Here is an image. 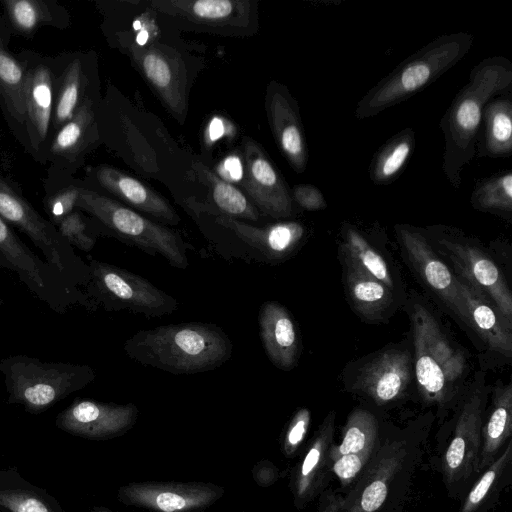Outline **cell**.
I'll list each match as a JSON object with an SVG mask.
<instances>
[{
    "instance_id": "d4e9b609",
    "label": "cell",
    "mask_w": 512,
    "mask_h": 512,
    "mask_svg": "<svg viewBox=\"0 0 512 512\" xmlns=\"http://www.w3.org/2000/svg\"><path fill=\"white\" fill-rule=\"evenodd\" d=\"M215 222L232 231L267 260L275 262L291 256L305 236V227L292 221L256 227L220 213L215 216Z\"/></svg>"
},
{
    "instance_id": "30bf717a",
    "label": "cell",
    "mask_w": 512,
    "mask_h": 512,
    "mask_svg": "<svg viewBox=\"0 0 512 512\" xmlns=\"http://www.w3.org/2000/svg\"><path fill=\"white\" fill-rule=\"evenodd\" d=\"M100 99L99 91L88 96L73 118L53 135L47 152L48 168L43 181L45 194L71 184L86 156L100 144L97 124Z\"/></svg>"
},
{
    "instance_id": "6da1fadb",
    "label": "cell",
    "mask_w": 512,
    "mask_h": 512,
    "mask_svg": "<svg viewBox=\"0 0 512 512\" xmlns=\"http://www.w3.org/2000/svg\"><path fill=\"white\" fill-rule=\"evenodd\" d=\"M512 87V63L503 56L483 59L470 72L440 121L445 148L442 170L448 182L459 188L461 171L477 152L483 110L495 96Z\"/></svg>"
},
{
    "instance_id": "ab89813d",
    "label": "cell",
    "mask_w": 512,
    "mask_h": 512,
    "mask_svg": "<svg viewBox=\"0 0 512 512\" xmlns=\"http://www.w3.org/2000/svg\"><path fill=\"white\" fill-rule=\"evenodd\" d=\"M81 188V180L75 179L71 184L45 194L42 201L43 209L54 226L76 209Z\"/></svg>"
},
{
    "instance_id": "ee69618b",
    "label": "cell",
    "mask_w": 512,
    "mask_h": 512,
    "mask_svg": "<svg viewBox=\"0 0 512 512\" xmlns=\"http://www.w3.org/2000/svg\"><path fill=\"white\" fill-rule=\"evenodd\" d=\"M366 463L367 460L360 455H343L333 461V471L342 483H348L355 478Z\"/></svg>"
},
{
    "instance_id": "d6986e66",
    "label": "cell",
    "mask_w": 512,
    "mask_h": 512,
    "mask_svg": "<svg viewBox=\"0 0 512 512\" xmlns=\"http://www.w3.org/2000/svg\"><path fill=\"white\" fill-rule=\"evenodd\" d=\"M395 229L417 274L456 316L467 323L465 306L457 287V276L439 258L421 231L409 225H397Z\"/></svg>"
},
{
    "instance_id": "f35d334b",
    "label": "cell",
    "mask_w": 512,
    "mask_h": 512,
    "mask_svg": "<svg viewBox=\"0 0 512 512\" xmlns=\"http://www.w3.org/2000/svg\"><path fill=\"white\" fill-rule=\"evenodd\" d=\"M511 456L512 442L510 441L505 451L488 466L486 472L472 487L462 506L461 512H473L480 506L504 468L509 464Z\"/></svg>"
},
{
    "instance_id": "f6af8a7d",
    "label": "cell",
    "mask_w": 512,
    "mask_h": 512,
    "mask_svg": "<svg viewBox=\"0 0 512 512\" xmlns=\"http://www.w3.org/2000/svg\"><path fill=\"white\" fill-rule=\"evenodd\" d=\"M224 174L230 180L238 181L243 176V167L238 157L231 156L227 158L223 164Z\"/></svg>"
},
{
    "instance_id": "681fc988",
    "label": "cell",
    "mask_w": 512,
    "mask_h": 512,
    "mask_svg": "<svg viewBox=\"0 0 512 512\" xmlns=\"http://www.w3.org/2000/svg\"><path fill=\"white\" fill-rule=\"evenodd\" d=\"M92 512H114V511H111L110 509H107L104 507H96V508H94V510Z\"/></svg>"
},
{
    "instance_id": "4316f807",
    "label": "cell",
    "mask_w": 512,
    "mask_h": 512,
    "mask_svg": "<svg viewBox=\"0 0 512 512\" xmlns=\"http://www.w3.org/2000/svg\"><path fill=\"white\" fill-rule=\"evenodd\" d=\"M12 36L32 39L42 27L59 30L71 25L69 10L57 0H0Z\"/></svg>"
},
{
    "instance_id": "7bdbcfd3",
    "label": "cell",
    "mask_w": 512,
    "mask_h": 512,
    "mask_svg": "<svg viewBox=\"0 0 512 512\" xmlns=\"http://www.w3.org/2000/svg\"><path fill=\"white\" fill-rule=\"evenodd\" d=\"M291 195L293 201L307 211H318L327 207V203L322 192L314 185H295L292 189Z\"/></svg>"
},
{
    "instance_id": "f907efd6",
    "label": "cell",
    "mask_w": 512,
    "mask_h": 512,
    "mask_svg": "<svg viewBox=\"0 0 512 512\" xmlns=\"http://www.w3.org/2000/svg\"><path fill=\"white\" fill-rule=\"evenodd\" d=\"M2 305H3V300H2V298L0 297V308L2 307Z\"/></svg>"
},
{
    "instance_id": "484cf974",
    "label": "cell",
    "mask_w": 512,
    "mask_h": 512,
    "mask_svg": "<svg viewBox=\"0 0 512 512\" xmlns=\"http://www.w3.org/2000/svg\"><path fill=\"white\" fill-rule=\"evenodd\" d=\"M457 287L463 300L467 324L478 333L487 347L503 356H512V323L491 301L460 277Z\"/></svg>"
},
{
    "instance_id": "7dc6e473",
    "label": "cell",
    "mask_w": 512,
    "mask_h": 512,
    "mask_svg": "<svg viewBox=\"0 0 512 512\" xmlns=\"http://www.w3.org/2000/svg\"><path fill=\"white\" fill-rule=\"evenodd\" d=\"M343 505L341 497H330L325 504H321L318 512H341Z\"/></svg>"
},
{
    "instance_id": "ac0fdd59",
    "label": "cell",
    "mask_w": 512,
    "mask_h": 512,
    "mask_svg": "<svg viewBox=\"0 0 512 512\" xmlns=\"http://www.w3.org/2000/svg\"><path fill=\"white\" fill-rule=\"evenodd\" d=\"M243 187L254 204L273 218L292 216L291 192L258 142L246 137L243 144Z\"/></svg>"
},
{
    "instance_id": "e0dca14e",
    "label": "cell",
    "mask_w": 512,
    "mask_h": 512,
    "mask_svg": "<svg viewBox=\"0 0 512 512\" xmlns=\"http://www.w3.org/2000/svg\"><path fill=\"white\" fill-rule=\"evenodd\" d=\"M139 410L133 403H105L75 399L56 418V425L71 434L98 440L112 439L131 430Z\"/></svg>"
},
{
    "instance_id": "e575fe53",
    "label": "cell",
    "mask_w": 512,
    "mask_h": 512,
    "mask_svg": "<svg viewBox=\"0 0 512 512\" xmlns=\"http://www.w3.org/2000/svg\"><path fill=\"white\" fill-rule=\"evenodd\" d=\"M342 232L346 262L393 290V278L385 259L354 227L344 225Z\"/></svg>"
},
{
    "instance_id": "603a6c76",
    "label": "cell",
    "mask_w": 512,
    "mask_h": 512,
    "mask_svg": "<svg viewBox=\"0 0 512 512\" xmlns=\"http://www.w3.org/2000/svg\"><path fill=\"white\" fill-rule=\"evenodd\" d=\"M12 34L0 13V109L15 140L27 151L24 125L25 64L9 50Z\"/></svg>"
},
{
    "instance_id": "9c48e42d",
    "label": "cell",
    "mask_w": 512,
    "mask_h": 512,
    "mask_svg": "<svg viewBox=\"0 0 512 512\" xmlns=\"http://www.w3.org/2000/svg\"><path fill=\"white\" fill-rule=\"evenodd\" d=\"M147 5L180 27L198 32L245 36L259 27L253 0H153Z\"/></svg>"
},
{
    "instance_id": "8fae6325",
    "label": "cell",
    "mask_w": 512,
    "mask_h": 512,
    "mask_svg": "<svg viewBox=\"0 0 512 512\" xmlns=\"http://www.w3.org/2000/svg\"><path fill=\"white\" fill-rule=\"evenodd\" d=\"M25 64L24 125L26 153L41 165L47 163L52 139L51 122L54 93V56L30 49L21 50Z\"/></svg>"
},
{
    "instance_id": "816d5d0a",
    "label": "cell",
    "mask_w": 512,
    "mask_h": 512,
    "mask_svg": "<svg viewBox=\"0 0 512 512\" xmlns=\"http://www.w3.org/2000/svg\"><path fill=\"white\" fill-rule=\"evenodd\" d=\"M1 137H2V131H1V128H0V139H1Z\"/></svg>"
},
{
    "instance_id": "4dcf8cb0",
    "label": "cell",
    "mask_w": 512,
    "mask_h": 512,
    "mask_svg": "<svg viewBox=\"0 0 512 512\" xmlns=\"http://www.w3.org/2000/svg\"><path fill=\"white\" fill-rule=\"evenodd\" d=\"M345 284L354 310L366 318L380 316L392 302V290L346 262Z\"/></svg>"
},
{
    "instance_id": "4fadbf2b",
    "label": "cell",
    "mask_w": 512,
    "mask_h": 512,
    "mask_svg": "<svg viewBox=\"0 0 512 512\" xmlns=\"http://www.w3.org/2000/svg\"><path fill=\"white\" fill-rule=\"evenodd\" d=\"M129 51L149 86L170 113L183 122L187 115L189 77L180 53L159 42L132 44Z\"/></svg>"
},
{
    "instance_id": "2e32d148",
    "label": "cell",
    "mask_w": 512,
    "mask_h": 512,
    "mask_svg": "<svg viewBox=\"0 0 512 512\" xmlns=\"http://www.w3.org/2000/svg\"><path fill=\"white\" fill-rule=\"evenodd\" d=\"M459 414L451 442L444 455L443 470L449 483L466 479L477 471L482 445V414L486 387L480 374Z\"/></svg>"
},
{
    "instance_id": "277c9868",
    "label": "cell",
    "mask_w": 512,
    "mask_h": 512,
    "mask_svg": "<svg viewBox=\"0 0 512 512\" xmlns=\"http://www.w3.org/2000/svg\"><path fill=\"white\" fill-rule=\"evenodd\" d=\"M9 404H20L39 413L94 381L87 364L42 361L28 355H11L0 360Z\"/></svg>"
},
{
    "instance_id": "8d00e7d4",
    "label": "cell",
    "mask_w": 512,
    "mask_h": 512,
    "mask_svg": "<svg viewBox=\"0 0 512 512\" xmlns=\"http://www.w3.org/2000/svg\"><path fill=\"white\" fill-rule=\"evenodd\" d=\"M402 459L401 447L383 455L375 468L374 478L363 489L359 502L344 512H376L387 497L390 479L400 467Z\"/></svg>"
},
{
    "instance_id": "8992f818",
    "label": "cell",
    "mask_w": 512,
    "mask_h": 512,
    "mask_svg": "<svg viewBox=\"0 0 512 512\" xmlns=\"http://www.w3.org/2000/svg\"><path fill=\"white\" fill-rule=\"evenodd\" d=\"M414 373L423 399L432 404L448 402L467 369L465 356L455 349L430 311L419 304L411 315Z\"/></svg>"
},
{
    "instance_id": "d6a6232c",
    "label": "cell",
    "mask_w": 512,
    "mask_h": 512,
    "mask_svg": "<svg viewBox=\"0 0 512 512\" xmlns=\"http://www.w3.org/2000/svg\"><path fill=\"white\" fill-rule=\"evenodd\" d=\"M193 166L197 176L209 188L212 200L221 214L239 220L240 218L258 220V210L238 188L219 177L201 162L196 161Z\"/></svg>"
},
{
    "instance_id": "f546056e",
    "label": "cell",
    "mask_w": 512,
    "mask_h": 512,
    "mask_svg": "<svg viewBox=\"0 0 512 512\" xmlns=\"http://www.w3.org/2000/svg\"><path fill=\"white\" fill-rule=\"evenodd\" d=\"M484 132L479 157H508L512 153V101L509 95L491 99L483 110Z\"/></svg>"
},
{
    "instance_id": "60d3db41",
    "label": "cell",
    "mask_w": 512,
    "mask_h": 512,
    "mask_svg": "<svg viewBox=\"0 0 512 512\" xmlns=\"http://www.w3.org/2000/svg\"><path fill=\"white\" fill-rule=\"evenodd\" d=\"M0 506L10 512H54L42 497L22 488L0 490Z\"/></svg>"
},
{
    "instance_id": "3957f363",
    "label": "cell",
    "mask_w": 512,
    "mask_h": 512,
    "mask_svg": "<svg viewBox=\"0 0 512 512\" xmlns=\"http://www.w3.org/2000/svg\"><path fill=\"white\" fill-rule=\"evenodd\" d=\"M468 32L443 34L400 62L357 103L355 117L370 118L429 86L457 64L471 49Z\"/></svg>"
},
{
    "instance_id": "7a4b0ae2",
    "label": "cell",
    "mask_w": 512,
    "mask_h": 512,
    "mask_svg": "<svg viewBox=\"0 0 512 512\" xmlns=\"http://www.w3.org/2000/svg\"><path fill=\"white\" fill-rule=\"evenodd\" d=\"M233 345L222 328L205 322H185L140 330L124 344L132 360L168 373L197 374L228 361Z\"/></svg>"
},
{
    "instance_id": "836d02e7",
    "label": "cell",
    "mask_w": 512,
    "mask_h": 512,
    "mask_svg": "<svg viewBox=\"0 0 512 512\" xmlns=\"http://www.w3.org/2000/svg\"><path fill=\"white\" fill-rule=\"evenodd\" d=\"M377 436L378 423L374 415L364 409H356L348 417L340 444L330 447L329 458L334 461L343 455L356 454L368 461Z\"/></svg>"
},
{
    "instance_id": "5bb4252c",
    "label": "cell",
    "mask_w": 512,
    "mask_h": 512,
    "mask_svg": "<svg viewBox=\"0 0 512 512\" xmlns=\"http://www.w3.org/2000/svg\"><path fill=\"white\" fill-rule=\"evenodd\" d=\"M98 91L97 55L93 51L63 52L54 56L52 137L73 118L85 99Z\"/></svg>"
},
{
    "instance_id": "1f68e13d",
    "label": "cell",
    "mask_w": 512,
    "mask_h": 512,
    "mask_svg": "<svg viewBox=\"0 0 512 512\" xmlns=\"http://www.w3.org/2000/svg\"><path fill=\"white\" fill-rule=\"evenodd\" d=\"M415 143V132L411 128H405L392 136L372 159L369 176L373 183L388 185L395 181L407 165Z\"/></svg>"
},
{
    "instance_id": "b9f144b4",
    "label": "cell",
    "mask_w": 512,
    "mask_h": 512,
    "mask_svg": "<svg viewBox=\"0 0 512 512\" xmlns=\"http://www.w3.org/2000/svg\"><path fill=\"white\" fill-rule=\"evenodd\" d=\"M310 420L311 413L307 408H300L293 415L282 440V451L285 456L292 457L299 448L306 436Z\"/></svg>"
},
{
    "instance_id": "83f0119b",
    "label": "cell",
    "mask_w": 512,
    "mask_h": 512,
    "mask_svg": "<svg viewBox=\"0 0 512 512\" xmlns=\"http://www.w3.org/2000/svg\"><path fill=\"white\" fill-rule=\"evenodd\" d=\"M334 419V412L325 418L301 464L294 472L292 491L294 502L299 507L314 495L320 485L323 469L329 457Z\"/></svg>"
},
{
    "instance_id": "7c38bea8",
    "label": "cell",
    "mask_w": 512,
    "mask_h": 512,
    "mask_svg": "<svg viewBox=\"0 0 512 512\" xmlns=\"http://www.w3.org/2000/svg\"><path fill=\"white\" fill-rule=\"evenodd\" d=\"M225 494L207 482L142 481L121 486L117 499L148 512H204Z\"/></svg>"
},
{
    "instance_id": "7402d4cb",
    "label": "cell",
    "mask_w": 512,
    "mask_h": 512,
    "mask_svg": "<svg viewBox=\"0 0 512 512\" xmlns=\"http://www.w3.org/2000/svg\"><path fill=\"white\" fill-rule=\"evenodd\" d=\"M412 372L411 354L389 349L377 354L361 369L352 389L365 393L377 404H386L406 391Z\"/></svg>"
},
{
    "instance_id": "52a82bcc",
    "label": "cell",
    "mask_w": 512,
    "mask_h": 512,
    "mask_svg": "<svg viewBox=\"0 0 512 512\" xmlns=\"http://www.w3.org/2000/svg\"><path fill=\"white\" fill-rule=\"evenodd\" d=\"M0 216L24 233L44 260L76 287L89 280L88 265L74 252L56 227L27 200L16 184L0 173Z\"/></svg>"
},
{
    "instance_id": "5b68a950",
    "label": "cell",
    "mask_w": 512,
    "mask_h": 512,
    "mask_svg": "<svg viewBox=\"0 0 512 512\" xmlns=\"http://www.w3.org/2000/svg\"><path fill=\"white\" fill-rule=\"evenodd\" d=\"M76 208L121 240L152 256L161 255L172 267L186 269L189 266L187 251L193 247L176 231L139 214L114 198L82 184Z\"/></svg>"
},
{
    "instance_id": "bcb514c9",
    "label": "cell",
    "mask_w": 512,
    "mask_h": 512,
    "mask_svg": "<svg viewBox=\"0 0 512 512\" xmlns=\"http://www.w3.org/2000/svg\"><path fill=\"white\" fill-rule=\"evenodd\" d=\"M255 469L264 472V477L257 483L260 486H269L277 479V468L271 462L258 463Z\"/></svg>"
},
{
    "instance_id": "9a60e30c",
    "label": "cell",
    "mask_w": 512,
    "mask_h": 512,
    "mask_svg": "<svg viewBox=\"0 0 512 512\" xmlns=\"http://www.w3.org/2000/svg\"><path fill=\"white\" fill-rule=\"evenodd\" d=\"M460 278L484 294L512 323V295L498 265L478 247L454 238L436 240Z\"/></svg>"
},
{
    "instance_id": "44dd1931",
    "label": "cell",
    "mask_w": 512,
    "mask_h": 512,
    "mask_svg": "<svg viewBox=\"0 0 512 512\" xmlns=\"http://www.w3.org/2000/svg\"><path fill=\"white\" fill-rule=\"evenodd\" d=\"M265 107L282 155L295 172H304L308 163V149L296 100L286 86L271 81L266 90Z\"/></svg>"
},
{
    "instance_id": "cb8c5ba5",
    "label": "cell",
    "mask_w": 512,
    "mask_h": 512,
    "mask_svg": "<svg viewBox=\"0 0 512 512\" xmlns=\"http://www.w3.org/2000/svg\"><path fill=\"white\" fill-rule=\"evenodd\" d=\"M259 335L270 362L283 371L292 370L301 353L297 325L288 309L277 301H265L258 313Z\"/></svg>"
},
{
    "instance_id": "ba28073f",
    "label": "cell",
    "mask_w": 512,
    "mask_h": 512,
    "mask_svg": "<svg viewBox=\"0 0 512 512\" xmlns=\"http://www.w3.org/2000/svg\"><path fill=\"white\" fill-rule=\"evenodd\" d=\"M85 295L92 307L129 310L146 317H162L178 309V301L147 279L124 268L90 258Z\"/></svg>"
},
{
    "instance_id": "74e56055",
    "label": "cell",
    "mask_w": 512,
    "mask_h": 512,
    "mask_svg": "<svg viewBox=\"0 0 512 512\" xmlns=\"http://www.w3.org/2000/svg\"><path fill=\"white\" fill-rule=\"evenodd\" d=\"M55 227L70 246L83 252H90L95 246L101 226L76 208Z\"/></svg>"
},
{
    "instance_id": "f1b7e54d",
    "label": "cell",
    "mask_w": 512,
    "mask_h": 512,
    "mask_svg": "<svg viewBox=\"0 0 512 512\" xmlns=\"http://www.w3.org/2000/svg\"><path fill=\"white\" fill-rule=\"evenodd\" d=\"M512 432V384L498 383L493 389L492 406L482 430L477 470L489 466Z\"/></svg>"
},
{
    "instance_id": "ffe728a7",
    "label": "cell",
    "mask_w": 512,
    "mask_h": 512,
    "mask_svg": "<svg viewBox=\"0 0 512 512\" xmlns=\"http://www.w3.org/2000/svg\"><path fill=\"white\" fill-rule=\"evenodd\" d=\"M81 181L86 188L111 195L161 223L177 225L180 222L177 212L165 198L113 166L92 167Z\"/></svg>"
},
{
    "instance_id": "c3c4849f",
    "label": "cell",
    "mask_w": 512,
    "mask_h": 512,
    "mask_svg": "<svg viewBox=\"0 0 512 512\" xmlns=\"http://www.w3.org/2000/svg\"><path fill=\"white\" fill-rule=\"evenodd\" d=\"M224 133V126L222 122L219 119H214L210 123V127L208 130L209 138L210 140H216L217 138L221 137Z\"/></svg>"
},
{
    "instance_id": "d590c367",
    "label": "cell",
    "mask_w": 512,
    "mask_h": 512,
    "mask_svg": "<svg viewBox=\"0 0 512 512\" xmlns=\"http://www.w3.org/2000/svg\"><path fill=\"white\" fill-rule=\"evenodd\" d=\"M472 206L510 219L512 216V172L511 170L483 179L471 195Z\"/></svg>"
}]
</instances>
